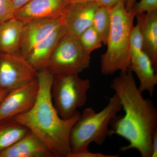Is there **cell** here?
I'll use <instances>...</instances> for the list:
<instances>
[{"instance_id": "83f0119b", "label": "cell", "mask_w": 157, "mask_h": 157, "mask_svg": "<svg viewBox=\"0 0 157 157\" xmlns=\"http://www.w3.org/2000/svg\"><path fill=\"white\" fill-rule=\"evenodd\" d=\"M70 4H74V3H82L90 2H94L95 0H68Z\"/></svg>"}, {"instance_id": "3957f363", "label": "cell", "mask_w": 157, "mask_h": 157, "mask_svg": "<svg viewBox=\"0 0 157 157\" xmlns=\"http://www.w3.org/2000/svg\"><path fill=\"white\" fill-rule=\"evenodd\" d=\"M136 15L127 11L124 2H121L111 10V23L106 52L101 56V73L111 75L126 71L131 63L130 39Z\"/></svg>"}, {"instance_id": "7402d4cb", "label": "cell", "mask_w": 157, "mask_h": 157, "mask_svg": "<svg viewBox=\"0 0 157 157\" xmlns=\"http://www.w3.org/2000/svg\"><path fill=\"white\" fill-rule=\"evenodd\" d=\"M132 10L136 16L141 13L157 11V0H140L135 3Z\"/></svg>"}, {"instance_id": "ba28073f", "label": "cell", "mask_w": 157, "mask_h": 157, "mask_svg": "<svg viewBox=\"0 0 157 157\" xmlns=\"http://www.w3.org/2000/svg\"><path fill=\"white\" fill-rule=\"evenodd\" d=\"M39 89L36 78L9 91L0 102V121L29 111L36 103Z\"/></svg>"}, {"instance_id": "2e32d148", "label": "cell", "mask_w": 157, "mask_h": 157, "mask_svg": "<svg viewBox=\"0 0 157 157\" xmlns=\"http://www.w3.org/2000/svg\"><path fill=\"white\" fill-rule=\"evenodd\" d=\"M24 24L13 17L0 25V52L19 55V48Z\"/></svg>"}, {"instance_id": "8992f818", "label": "cell", "mask_w": 157, "mask_h": 157, "mask_svg": "<svg viewBox=\"0 0 157 157\" xmlns=\"http://www.w3.org/2000/svg\"><path fill=\"white\" fill-rule=\"evenodd\" d=\"M90 61L79 37L67 33L59 41L46 68L53 75L78 74L89 67Z\"/></svg>"}, {"instance_id": "4316f807", "label": "cell", "mask_w": 157, "mask_h": 157, "mask_svg": "<svg viewBox=\"0 0 157 157\" xmlns=\"http://www.w3.org/2000/svg\"><path fill=\"white\" fill-rule=\"evenodd\" d=\"M136 2V0H125V8L127 11H132Z\"/></svg>"}, {"instance_id": "ac0fdd59", "label": "cell", "mask_w": 157, "mask_h": 157, "mask_svg": "<svg viewBox=\"0 0 157 157\" xmlns=\"http://www.w3.org/2000/svg\"><path fill=\"white\" fill-rule=\"evenodd\" d=\"M111 9L99 7L93 18V27L101 37L102 42L106 45L111 23Z\"/></svg>"}, {"instance_id": "f546056e", "label": "cell", "mask_w": 157, "mask_h": 157, "mask_svg": "<svg viewBox=\"0 0 157 157\" xmlns=\"http://www.w3.org/2000/svg\"><path fill=\"white\" fill-rule=\"evenodd\" d=\"M0 25H1V23H0Z\"/></svg>"}, {"instance_id": "44dd1931", "label": "cell", "mask_w": 157, "mask_h": 157, "mask_svg": "<svg viewBox=\"0 0 157 157\" xmlns=\"http://www.w3.org/2000/svg\"><path fill=\"white\" fill-rule=\"evenodd\" d=\"M15 12L12 0H0V23L14 17Z\"/></svg>"}, {"instance_id": "cb8c5ba5", "label": "cell", "mask_w": 157, "mask_h": 157, "mask_svg": "<svg viewBox=\"0 0 157 157\" xmlns=\"http://www.w3.org/2000/svg\"><path fill=\"white\" fill-rule=\"evenodd\" d=\"M121 2H124L125 3V0H95L99 7H106L109 9H112Z\"/></svg>"}, {"instance_id": "30bf717a", "label": "cell", "mask_w": 157, "mask_h": 157, "mask_svg": "<svg viewBox=\"0 0 157 157\" xmlns=\"http://www.w3.org/2000/svg\"><path fill=\"white\" fill-rule=\"evenodd\" d=\"M62 25L61 17L36 20L24 24L20 43L19 55L25 59L37 44Z\"/></svg>"}, {"instance_id": "7c38bea8", "label": "cell", "mask_w": 157, "mask_h": 157, "mask_svg": "<svg viewBox=\"0 0 157 157\" xmlns=\"http://www.w3.org/2000/svg\"><path fill=\"white\" fill-rule=\"evenodd\" d=\"M67 33L62 25L37 44L25 59L37 72L47 68L48 61L62 37Z\"/></svg>"}, {"instance_id": "f1b7e54d", "label": "cell", "mask_w": 157, "mask_h": 157, "mask_svg": "<svg viewBox=\"0 0 157 157\" xmlns=\"http://www.w3.org/2000/svg\"><path fill=\"white\" fill-rule=\"evenodd\" d=\"M9 91L7 90L0 89V102L2 100L3 98L7 95L9 92Z\"/></svg>"}, {"instance_id": "6da1fadb", "label": "cell", "mask_w": 157, "mask_h": 157, "mask_svg": "<svg viewBox=\"0 0 157 157\" xmlns=\"http://www.w3.org/2000/svg\"><path fill=\"white\" fill-rule=\"evenodd\" d=\"M111 87L120 99L125 114L113 119L110 135H118L128 141L121 151L134 149L142 157H151L153 138L157 132V108L151 100L143 98L129 69L121 72Z\"/></svg>"}, {"instance_id": "4fadbf2b", "label": "cell", "mask_w": 157, "mask_h": 157, "mask_svg": "<svg viewBox=\"0 0 157 157\" xmlns=\"http://www.w3.org/2000/svg\"><path fill=\"white\" fill-rule=\"evenodd\" d=\"M0 157H53L46 144L29 132L17 142L0 152Z\"/></svg>"}, {"instance_id": "9c48e42d", "label": "cell", "mask_w": 157, "mask_h": 157, "mask_svg": "<svg viewBox=\"0 0 157 157\" xmlns=\"http://www.w3.org/2000/svg\"><path fill=\"white\" fill-rule=\"evenodd\" d=\"M98 8L95 1L69 4L61 17L67 32L79 37L92 25L94 15Z\"/></svg>"}, {"instance_id": "d4e9b609", "label": "cell", "mask_w": 157, "mask_h": 157, "mask_svg": "<svg viewBox=\"0 0 157 157\" xmlns=\"http://www.w3.org/2000/svg\"><path fill=\"white\" fill-rule=\"evenodd\" d=\"M31 0H12L16 11L22 8Z\"/></svg>"}, {"instance_id": "52a82bcc", "label": "cell", "mask_w": 157, "mask_h": 157, "mask_svg": "<svg viewBox=\"0 0 157 157\" xmlns=\"http://www.w3.org/2000/svg\"><path fill=\"white\" fill-rule=\"evenodd\" d=\"M37 75L36 70L21 56L0 52V89L10 91Z\"/></svg>"}, {"instance_id": "8fae6325", "label": "cell", "mask_w": 157, "mask_h": 157, "mask_svg": "<svg viewBox=\"0 0 157 157\" xmlns=\"http://www.w3.org/2000/svg\"><path fill=\"white\" fill-rule=\"evenodd\" d=\"M69 4L68 0H31L16 11L14 17L24 24L36 20L60 18Z\"/></svg>"}, {"instance_id": "d6986e66", "label": "cell", "mask_w": 157, "mask_h": 157, "mask_svg": "<svg viewBox=\"0 0 157 157\" xmlns=\"http://www.w3.org/2000/svg\"><path fill=\"white\" fill-rule=\"evenodd\" d=\"M79 39L85 51L90 55L94 51L101 48L103 44L101 37L92 25L86 30Z\"/></svg>"}, {"instance_id": "603a6c76", "label": "cell", "mask_w": 157, "mask_h": 157, "mask_svg": "<svg viewBox=\"0 0 157 157\" xmlns=\"http://www.w3.org/2000/svg\"><path fill=\"white\" fill-rule=\"evenodd\" d=\"M119 155H107L101 153H94L88 149L69 155L68 157H117Z\"/></svg>"}, {"instance_id": "7a4b0ae2", "label": "cell", "mask_w": 157, "mask_h": 157, "mask_svg": "<svg viewBox=\"0 0 157 157\" xmlns=\"http://www.w3.org/2000/svg\"><path fill=\"white\" fill-rule=\"evenodd\" d=\"M53 77L47 68L37 72L39 89L36 103L27 112L13 119L43 140L53 157H68L70 132L80 113L78 111L67 120L59 115L52 99Z\"/></svg>"}, {"instance_id": "9a60e30c", "label": "cell", "mask_w": 157, "mask_h": 157, "mask_svg": "<svg viewBox=\"0 0 157 157\" xmlns=\"http://www.w3.org/2000/svg\"><path fill=\"white\" fill-rule=\"evenodd\" d=\"M129 70L134 72L139 79V91L142 94L147 92L152 97L157 84V75L149 56L143 51L139 56L131 60Z\"/></svg>"}, {"instance_id": "5b68a950", "label": "cell", "mask_w": 157, "mask_h": 157, "mask_svg": "<svg viewBox=\"0 0 157 157\" xmlns=\"http://www.w3.org/2000/svg\"><path fill=\"white\" fill-rule=\"evenodd\" d=\"M90 82L77 74L53 75L51 97L57 112L61 117L71 118L78 112L77 109L86 104Z\"/></svg>"}, {"instance_id": "ffe728a7", "label": "cell", "mask_w": 157, "mask_h": 157, "mask_svg": "<svg viewBox=\"0 0 157 157\" xmlns=\"http://www.w3.org/2000/svg\"><path fill=\"white\" fill-rule=\"evenodd\" d=\"M131 60L139 56L143 52V43L139 25L134 26L131 32L130 39Z\"/></svg>"}, {"instance_id": "5bb4252c", "label": "cell", "mask_w": 157, "mask_h": 157, "mask_svg": "<svg viewBox=\"0 0 157 157\" xmlns=\"http://www.w3.org/2000/svg\"><path fill=\"white\" fill-rule=\"evenodd\" d=\"M136 17L143 39V51L149 56L156 72L157 10L138 14Z\"/></svg>"}, {"instance_id": "e0dca14e", "label": "cell", "mask_w": 157, "mask_h": 157, "mask_svg": "<svg viewBox=\"0 0 157 157\" xmlns=\"http://www.w3.org/2000/svg\"><path fill=\"white\" fill-rule=\"evenodd\" d=\"M29 132L13 119L0 121V152L17 142Z\"/></svg>"}, {"instance_id": "484cf974", "label": "cell", "mask_w": 157, "mask_h": 157, "mask_svg": "<svg viewBox=\"0 0 157 157\" xmlns=\"http://www.w3.org/2000/svg\"><path fill=\"white\" fill-rule=\"evenodd\" d=\"M157 156V132L154 135L152 140V153L151 157Z\"/></svg>"}, {"instance_id": "277c9868", "label": "cell", "mask_w": 157, "mask_h": 157, "mask_svg": "<svg viewBox=\"0 0 157 157\" xmlns=\"http://www.w3.org/2000/svg\"><path fill=\"white\" fill-rule=\"evenodd\" d=\"M122 108L120 99L115 94L100 112H96L91 107L85 109L70 132V155L88 149L92 143L102 145L110 135L109 126L111 121Z\"/></svg>"}]
</instances>
